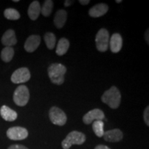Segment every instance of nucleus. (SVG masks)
<instances>
[{
	"label": "nucleus",
	"mask_w": 149,
	"mask_h": 149,
	"mask_svg": "<svg viewBox=\"0 0 149 149\" xmlns=\"http://www.w3.org/2000/svg\"><path fill=\"white\" fill-rule=\"evenodd\" d=\"M6 135L11 140H23L27 138L29 132L25 128L20 126H14L8 128L6 132Z\"/></svg>",
	"instance_id": "obj_7"
},
{
	"label": "nucleus",
	"mask_w": 149,
	"mask_h": 149,
	"mask_svg": "<svg viewBox=\"0 0 149 149\" xmlns=\"http://www.w3.org/2000/svg\"><path fill=\"white\" fill-rule=\"evenodd\" d=\"M104 122L102 120L95 121L93 123V130L95 135L99 137H103L104 130Z\"/></svg>",
	"instance_id": "obj_21"
},
{
	"label": "nucleus",
	"mask_w": 149,
	"mask_h": 149,
	"mask_svg": "<svg viewBox=\"0 0 149 149\" xmlns=\"http://www.w3.org/2000/svg\"><path fill=\"white\" fill-rule=\"evenodd\" d=\"M101 100L102 102L107 104L111 109H116L120 105L121 93L116 86H113L111 88L104 92Z\"/></svg>",
	"instance_id": "obj_1"
},
{
	"label": "nucleus",
	"mask_w": 149,
	"mask_h": 149,
	"mask_svg": "<svg viewBox=\"0 0 149 149\" xmlns=\"http://www.w3.org/2000/svg\"><path fill=\"white\" fill-rule=\"evenodd\" d=\"M66 68L61 64H52L48 68V77L51 82L56 85H61L64 82V74L66 72Z\"/></svg>",
	"instance_id": "obj_2"
},
{
	"label": "nucleus",
	"mask_w": 149,
	"mask_h": 149,
	"mask_svg": "<svg viewBox=\"0 0 149 149\" xmlns=\"http://www.w3.org/2000/svg\"><path fill=\"white\" fill-rule=\"evenodd\" d=\"M41 13V6L38 1H34L31 3L28 9V15L30 19L36 20Z\"/></svg>",
	"instance_id": "obj_17"
},
{
	"label": "nucleus",
	"mask_w": 149,
	"mask_h": 149,
	"mask_svg": "<svg viewBox=\"0 0 149 149\" xmlns=\"http://www.w3.org/2000/svg\"><path fill=\"white\" fill-rule=\"evenodd\" d=\"M116 1L117 3H121L122 1V0H117V1Z\"/></svg>",
	"instance_id": "obj_30"
},
{
	"label": "nucleus",
	"mask_w": 149,
	"mask_h": 149,
	"mask_svg": "<svg viewBox=\"0 0 149 149\" xmlns=\"http://www.w3.org/2000/svg\"><path fill=\"white\" fill-rule=\"evenodd\" d=\"M30 79H31V72L25 67L17 69L11 75V81L14 84L25 83Z\"/></svg>",
	"instance_id": "obj_8"
},
{
	"label": "nucleus",
	"mask_w": 149,
	"mask_h": 149,
	"mask_svg": "<svg viewBox=\"0 0 149 149\" xmlns=\"http://www.w3.org/2000/svg\"><path fill=\"white\" fill-rule=\"evenodd\" d=\"M144 120L147 126H149V107H146L144 112Z\"/></svg>",
	"instance_id": "obj_24"
},
{
	"label": "nucleus",
	"mask_w": 149,
	"mask_h": 149,
	"mask_svg": "<svg viewBox=\"0 0 149 149\" xmlns=\"http://www.w3.org/2000/svg\"><path fill=\"white\" fill-rule=\"evenodd\" d=\"M8 149H29L27 147L23 146V145L19 144H14L11 145L10 147H8Z\"/></svg>",
	"instance_id": "obj_25"
},
{
	"label": "nucleus",
	"mask_w": 149,
	"mask_h": 149,
	"mask_svg": "<svg viewBox=\"0 0 149 149\" xmlns=\"http://www.w3.org/2000/svg\"><path fill=\"white\" fill-rule=\"evenodd\" d=\"M67 19V12L65 10L61 9L57 11L54 17V24L57 29H60L66 24Z\"/></svg>",
	"instance_id": "obj_16"
},
{
	"label": "nucleus",
	"mask_w": 149,
	"mask_h": 149,
	"mask_svg": "<svg viewBox=\"0 0 149 149\" xmlns=\"http://www.w3.org/2000/svg\"><path fill=\"white\" fill-rule=\"evenodd\" d=\"M3 15L6 18L10 20H17L20 18L19 13L15 8L6 9Z\"/></svg>",
	"instance_id": "obj_23"
},
{
	"label": "nucleus",
	"mask_w": 149,
	"mask_h": 149,
	"mask_svg": "<svg viewBox=\"0 0 149 149\" xmlns=\"http://www.w3.org/2000/svg\"><path fill=\"white\" fill-rule=\"evenodd\" d=\"M123 40L119 33H114L109 40V46L111 51L113 53H117L122 48Z\"/></svg>",
	"instance_id": "obj_11"
},
{
	"label": "nucleus",
	"mask_w": 149,
	"mask_h": 149,
	"mask_svg": "<svg viewBox=\"0 0 149 149\" xmlns=\"http://www.w3.org/2000/svg\"><path fill=\"white\" fill-rule=\"evenodd\" d=\"M95 149H111L109 148V147H108L107 146H105V145H98V146H97Z\"/></svg>",
	"instance_id": "obj_26"
},
{
	"label": "nucleus",
	"mask_w": 149,
	"mask_h": 149,
	"mask_svg": "<svg viewBox=\"0 0 149 149\" xmlns=\"http://www.w3.org/2000/svg\"><path fill=\"white\" fill-rule=\"evenodd\" d=\"M0 114L3 120L8 122H13L17 118V113L7 106L3 105L0 109Z\"/></svg>",
	"instance_id": "obj_15"
},
{
	"label": "nucleus",
	"mask_w": 149,
	"mask_h": 149,
	"mask_svg": "<svg viewBox=\"0 0 149 149\" xmlns=\"http://www.w3.org/2000/svg\"><path fill=\"white\" fill-rule=\"evenodd\" d=\"M14 2H18V1H19V0H14Z\"/></svg>",
	"instance_id": "obj_31"
},
{
	"label": "nucleus",
	"mask_w": 149,
	"mask_h": 149,
	"mask_svg": "<svg viewBox=\"0 0 149 149\" xmlns=\"http://www.w3.org/2000/svg\"><path fill=\"white\" fill-rule=\"evenodd\" d=\"M86 135L81 132L74 130L67 135L66 137L61 142V146L64 149H69L72 145H81L85 142Z\"/></svg>",
	"instance_id": "obj_3"
},
{
	"label": "nucleus",
	"mask_w": 149,
	"mask_h": 149,
	"mask_svg": "<svg viewBox=\"0 0 149 149\" xmlns=\"http://www.w3.org/2000/svg\"><path fill=\"white\" fill-rule=\"evenodd\" d=\"M30 98L29 90L26 86H19L13 94V101L19 107H24L28 104Z\"/></svg>",
	"instance_id": "obj_4"
},
{
	"label": "nucleus",
	"mask_w": 149,
	"mask_h": 149,
	"mask_svg": "<svg viewBox=\"0 0 149 149\" xmlns=\"http://www.w3.org/2000/svg\"><path fill=\"white\" fill-rule=\"evenodd\" d=\"M44 42L48 49L53 50L55 46L56 37L53 33H46L44 35Z\"/></svg>",
	"instance_id": "obj_20"
},
{
	"label": "nucleus",
	"mask_w": 149,
	"mask_h": 149,
	"mask_svg": "<svg viewBox=\"0 0 149 149\" xmlns=\"http://www.w3.org/2000/svg\"><path fill=\"white\" fill-rule=\"evenodd\" d=\"M109 10V6L104 3H97L89 10L88 14L92 17H100L105 15Z\"/></svg>",
	"instance_id": "obj_13"
},
{
	"label": "nucleus",
	"mask_w": 149,
	"mask_h": 149,
	"mask_svg": "<svg viewBox=\"0 0 149 149\" xmlns=\"http://www.w3.org/2000/svg\"><path fill=\"white\" fill-rule=\"evenodd\" d=\"M73 2H74V1H68V0H66V1H65L64 5H65V6L68 7V6H69L71 5Z\"/></svg>",
	"instance_id": "obj_28"
},
{
	"label": "nucleus",
	"mask_w": 149,
	"mask_h": 149,
	"mask_svg": "<svg viewBox=\"0 0 149 149\" xmlns=\"http://www.w3.org/2000/svg\"><path fill=\"white\" fill-rule=\"evenodd\" d=\"M105 118L104 112L99 109H95L86 113L83 117V122L85 124H91L97 120H103Z\"/></svg>",
	"instance_id": "obj_9"
},
{
	"label": "nucleus",
	"mask_w": 149,
	"mask_h": 149,
	"mask_svg": "<svg viewBox=\"0 0 149 149\" xmlns=\"http://www.w3.org/2000/svg\"><path fill=\"white\" fill-rule=\"evenodd\" d=\"M70 46V42L66 38H61L59 40L57 44V48H56V53L59 56L64 55L67 53Z\"/></svg>",
	"instance_id": "obj_18"
},
{
	"label": "nucleus",
	"mask_w": 149,
	"mask_h": 149,
	"mask_svg": "<svg viewBox=\"0 0 149 149\" xmlns=\"http://www.w3.org/2000/svg\"><path fill=\"white\" fill-rule=\"evenodd\" d=\"M148 33H149V31H148V30H147L146 31V32L145 33V40H146V42H147V44H149V39H148Z\"/></svg>",
	"instance_id": "obj_29"
},
{
	"label": "nucleus",
	"mask_w": 149,
	"mask_h": 149,
	"mask_svg": "<svg viewBox=\"0 0 149 149\" xmlns=\"http://www.w3.org/2000/svg\"><path fill=\"white\" fill-rule=\"evenodd\" d=\"M104 139L109 142H117L120 141L123 138V133L118 128L107 130L104 132Z\"/></svg>",
	"instance_id": "obj_12"
},
{
	"label": "nucleus",
	"mask_w": 149,
	"mask_h": 149,
	"mask_svg": "<svg viewBox=\"0 0 149 149\" xmlns=\"http://www.w3.org/2000/svg\"><path fill=\"white\" fill-rule=\"evenodd\" d=\"M110 36L107 29H101L98 31L95 37V44L97 49L100 52H106L109 46Z\"/></svg>",
	"instance_id": "obj_5"
},
{
	"label": "nucleus",
	"mask_w": 149,
	"mask_h": 149,
	"mask_svg": "<svg viewBox=\"0 0 149 149\" xmlns=\"http://www.w3.org/2000/svg\"><path fill=\"white\" fill-rule=\"evenodd\" d=\"M14 49L12 47H5L1 52V58L4 62H10L13 58Z\"/></svg>",
	"instance_id": "obj_19"
},
{
	"label": "nucleus",
	"mask_w": 149,
	"mask_h": 149,
	"mask_svg": "<svg viewBox=\"0 0 149 149\" xmlns=\"http://www.w3.org/2000/svg\"><path fill=\"white\" fill-rule=\"evenodd\" d=\"M17 42V40L15 36V33L12 29H9L6 31L1 37V43L6 47H11L15 45Z\"/></svg>",
	"instance_id": "obj_14"
},
{
	"label": "nucleus",
	"mask_w": 149,
	"mask_h": 149,
	"mask_svg": "<svg viewBox=\"0 0 149 149\" xmlns=\"http://www.w3.org/2000/svg\"><path fill=\"white\" fill-rule=\"evenodd\" d=\"M41 42L40 35H31L27 38L24 44V48L28 53H33L39 47Z\"/></svg>",
	"instance_id": "obj_10"
},
{
	"label": "nucleus",
	"mask_w": 149,
	"mask_h": 149,
	"mask_svg": "<svg viewBox=\"0 0 149 149\" xmlns=\"http://www.w3.org/2000/svg\"><path fill=\"white\" fill-rule=\"evenodd\" d=\"M49 118L55 125L64 126L66 123L67 117L66 113L58 107H53L49 111Z\"/></svg>",
	"instance_id": "obj_6"
},
{
	"label": "nucleus",
	"mask_w": 149,
	"mask_h": 149,
	"mask_svg": "<svg viewBox=\"0 0 149 149\" xmlns=\"http://www.w3.org/2000/svg\"><path fill=\"white\" fill-rule=\"evenodd\" d=\"M54 3L51 0H46L44 4L41 8V12L44 17H48L51 15L53 10Z\"/></svg>",
	"instance_id": "obj_22"
},
{
	"label": "nucleus",
	"mask_w": 149,
	"mask_h": 149,
	"mask_svg": "<svg viewBox=\"0 0 149 149\" xmlns=\"http://www.w3.org/2000/svg\"><path fill=\"white\" fill-rule=\"evenodd\" d=\"M79 2L81 3V5H87L90 3V1H89V0H86V1H84V0H79Z\"/></svg>",
	"instance_id": "obj_27"
}]
</instances>
